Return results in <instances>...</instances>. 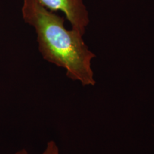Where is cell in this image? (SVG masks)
Returning <instances> with one entry per match:
<instances>
[{"mask_svg":"<svg viewBox=\"0 0 154 154\" xmlns=\"http://www.w3.org/2000/svg\"><path fill=\"white\" fill-rule=\"evenodd\" d=\"M22 14L24 22L36 31L38 50L44 60L64 69L68 78L82 86L95 85L91 61L96 55L88 49L82 34L66 29L64 18L37 0H24Z\"/></svg>","mask_w":154,"mask_h":154,"instance_id":"obj_1","label":"cell"},{"mask_svg":"<svg viewBox=\"0 0 154 154\" xmlns=\"http://www.w3.org/2000/svg\"><path fill=\"white\" fill-rule=\"evenodd\" d=\"M42 154H59V149L54 140H50L47 143V147Z\"/></svg>","mask_w":154,"mask_h":154,"instance_id":"obj_3","label":"cell"},{"mask_svg":"<svg viewBox=\"0 0 154 154\" xmlns=\"http://www.w3.org/2000/svg\"><path fill=\"white\" fill-rule=\"evenodd\" d=\"M51 11H62L72 24V29L84 36L89 24V14L83 0H37Z\"/></svg>","mask_w":154,"mask_h":154,"instance_id":"obj_2","label":"cell"},{"mask_svg":"<svg viewBox=\"0 0 154 154\" xmlns=\"http://www.w3.org/2000/svg\"><path fill=\"white\" fill-rule=\"evenodd\" d=\"M14 154H29V153L26 149H22V150H20V151H17L16 153Z\"/></svg>","mask_w":154,"mask_h":154,"instance_id":"obj_4","label":"cell"}]
</instances>
